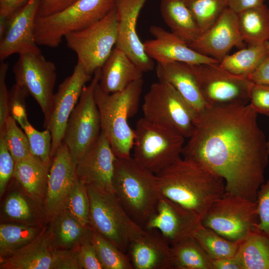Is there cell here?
Segmentation results:
<instances>
[{
  "instance_id": "8",
  "label": "cell",
  "mask_w": 269,
  "mask_h": 269,
  "mask_svg": "<svg viewBox=\"0 0 269 269\" xmlns=\"http://www.w3.org/2000/svg\"><path fill=\"white\" fill-rule=\"evenodd\" d=\"M256 201L225 192L209 207L201 224L224 238L238 243L259 229Z\"/></svg>"
},
{
  "instance_id": "30",
  "label": "cell",
  "mask_w": 269,
  "mask_h": 269,
  "mask_svg": "<svg viewBox=\"0 0 269 269\" xmlns=\"http://www.w3.org/2000/svg\"><path fill=\"white\" fill-rule=\"evenodd\" d=\"M247 46L228 55L220 65L230 73L248 78L269 54V41Z\"/></svg>"
},
{
  "instance_id": "31",
  "label": "cell",
  "mask_w": 269,
  "mask_h": 269,
  "mask_svg": "<svg viewBox=\"0 0 269 269\" xmlns=\"http://www.w3.org/2000/svg\"><path fill=\"white\" fill-rule=\"evenodd\" d=\"M242 39L247 44L269 41V9L265 4L237 13Z\"/></svg>"
},
{
  "instance_id": "13",
  "label": "cell",
  "mask_w": 269,
  "mask_h": 269,
  "mask_svg": "<svg viewBox=\"0 0 269 269\" xmlns=\"http://www.w3.org/2000/svg\"><path fill=\"white\" fill-rule=\"evenodd\" d=\"M1 269H80L75 251L55 245L50 230L12 256L0 259Z\"/></svg>"
},
{
  "instance_id": "50",
  "label": "cell",
  "mask_w": 269,
  "mask_h": 269,
  "mask_svg": "<svg viewBox=\"0 0 269 269\" xmlns=\"http://www.w3.org/2000/svg\"><path fill=\"white\" fill-rule=\"evenodd\" d=\"M266 0H228V7L237 13L264 4Z\"/></svg>"
},
{
  "instance_id": "11",
  "label": "cell",
  "mask_w": 269,
  "mask_h": 269,
  "mask_svg": "<svg viewBox=\"0 0 269 269\" xmlns=\"http://www.w3.org/2000/svg\"><path fill=\"white\" fill-rule=\"evenodd\" d=\"M143 118L159 125L173 128L189 138L194 129L197 115L169 84L153 83L144 96Z\"/></svg>"
},
{
  "instance_id": "33",
  "label": "cell",
  "mask_w": 269,
  "mask_h": 269,
  "mask_svg": "<svg viewBox=\"0 0 269 269\" xmlns=\"http://www.w3.org/2000/svg\"><path fill=\"white\" fill-rule=\"evenodd\" d=\"M41 232L38 227L25 224H0V259L12 256L31 243Z\"/></svg>"
},
{
  "instance_id": "27",
  "label": "cell",
  "mask_w": 269,
  "mask_h": 269,
  "mask_svg": "<svg viewBox=\"0 0 269 269\" xmlns=\"http://www.w3.org/2000/svg\"><path fill=\"white\" fill-rule=\"evenodd\" d=\"M49 230L54 243L59 249H71L91 240L90 225H83L66 209L53 218Z\"/></svg>"
},
{
  "instance_id": "40",
  "label": "cell",
  "mask_w": 269,
  "mask_h": 269,
  "mask_svg": "<svg viewBox=\"0 0 269 269\" xmlns=\"http://www.w3.org/2000/svg\"><path fill=\"white\" fill-rule=\"evenodd\" d=\"M3 210L9 218L21 222L29 221L33 215L32 208L28 201L18 192H13L8 195Z\"/></svg>"
},
{
  "instance_id": "23",
  "label": "cell",
  "mask_w": 269,
  "mask_h": 269,
  "mask_svg": "<svg viewBox=\"0 0 269 269\" xmlns=\"http://www.w3.org/2000/svg\"><path fill=\"white\" fill-rule=\"evenodd\" d=\"M127 253L133 269H172L171 245L157 230H144L131 242Z\"/></svg>"
},
{
  "instance_id": "53",
  "label": "cell",
  "mask_w": 269,
  "mask_h": 269,
  "mask_svg": "<svg viewBox=\"0 0 269 269\" xmlns=\"http://www.w3.org/2000/svg\"><path fill=\"white\" fill-rule=\"evenodd\" d=\"M267 146H268V149L269 152V140L267 141Z\"/></svg>"
},
{
  "instance_id": "51",
  "label": "cell",
  "mask_w": 269,
  "mask_h": 269,
  "mask_svg": "<svg viewBox=\"0 0 269 269\" xmlns=\"http://www.w3.org/2000/svg\"><path fill=\"white\" fill-rule=\"evenodd\" d=\"M212 264L213 269H242L235 256L229 258L212 259Z\"/></svg>"
},
{
  "instance_id": "39",
  "label": "cell",
  "mask_w": 269,
  "mask_h": 269,
  "mask_svg": "<svg viewBox=\"0 0 269 269\" xmlns=\"http://www.w3.org/2000/svg\"><path fill=\"white\" fill-rule=\"evenodd\" d=\"M66 209L83 225H90V202L86 185L78 178L68 196Z\"/></svg>"
},
{
  "instance_id": "44",
  "label": "cell",
  "mask_w": 269,
  "mask_h": 269,
  "mask_svg": "<svg viewBox=\"0 0 269 269\" xmlns=\"http://www.w3.org/2000/svg\"><path fill=\"white\" fill-rule=\"evenodd\" d=\"M249 102L258 114L269 116V85L252 82L249 92Z\"/></svg>"
},
{
  "instance_id": "24",
  "label": "cell",
  "mask_w": 269,
  "mask_h": 269,
  "mask_svg": "<svg viewBox=\"0 0 269 269\" xmlns=\"http://www.w3.org/2000/svg\"><path fill=\"white\" fill-rule=\"evenodd\" d=\"M155 70L158 81L171 85L191 106L197 117L209 107L202 96L192 65L181 62L157 63Z\"/></svg>"
},
{
  "instance_id": "52",
  "label": "cell",
  "mask_w": 269,
  "mask_h": 269,
  "mask_svg": "<svg viewBox=\"0 0 269 269\" xmlns=\"http://www.w3.org/2000/svg\"><path fill=\"white\" fill-rule=\"evenodd\" d=\"M9 19L0 16V39L3 36L8 26Z\"/></svg>"
},
{
  "instance_id": "12",
  "label": "cell",
  "mask_w": 269,
  "mask_h": 269,
  "mask_svg": "<svg viewBox=\"0 0 269 269\" xmlns=\"http://www.w3.org/2000/svg\"><path fill=\"white\" fill-rule=\"evenodd\" d=\"M192 65L208 107L248 104L252 83L248 79L230 73L219 64Z\"/></svg>"
},
{
  "instance_id": "37",
  "label": "cell",
  "mask_w": 269,
  "mask_h": 269,
  "mask_svg": "<svg viewBox=\"0 0 269 269\" xmlns=\"http://www.w3.org/2000/svg\"><path fill=\"white\" fill-rule=\"evenodd\" d=\"M16 121L9 116L4 128L0 131L4 133L8 149L15 162L32 156L27 136L18 127Z\"/></svg>"
},
{
  "instance_id": "41",
  "label": "cell",
  "mask_w": 269,
  "mask_h": 269,
  "mask_svg": "<svg viewBox=\"0 0 269 269\" xmlns=\"http://www.w3.org/2000/svg\"><path fill=\"white\" fill-rule=\"evenodd\" d=\"M29 95L23 87L15 83L8 93V108L11 116L21 126L27 120L25 101Z\"/></svg>"
},
{
  "instance_id": "46",
  "label": "cell",
  "mask_w": 269,
  "mask_h": 269,
  "mask_svg": "<svg viewBox=\"0 0 269 269\" xmlns=\"http://www.w3.org/2000/svg\"><path fill=\"white\" fill-rule=\"evenodd\" d=\"M8 65L1 61L0 64V131L4 126L9 116L8 108V93L6 84V77Z\"/></svg>"
},
{
  "instance_id": "48",
  "label": "cell",
  "mask_w": 269,
  "mask_h": 269,
  "mask_svg": "<svg viewBox=\"0 0 269 269\" xmlns=\"http://www.w3.org/2000/svg\"><path fill=\"white\" fill-rule=\"evenodd\" d=\"M31 0H0V16L10 19Z\"/></svg>"
},
{
  "instance_id": "45",
  "label": "cell",
  "mask_w": 269,
  "mask_h": 269,
  "mask_svg": "<svg viewBox=\"0 0 269 269\" xmlns=\"http://www.w3.org/2000/svg\"><path fill=\"white\" fill-rule=\"evenodd\" d=\"M256 201L260 221L259 229L269 236V177L260 186Z\"/></svg>"
},
{
  "instance_id": "47",
  "label": "cell",
  "mask_w": 269,
  "mask_h": 269,
  "mask_svg": "<svg viewBox=\"0 0 269 269\" xmlns=\"http://www.w3.org/2000/svg\"><path fill=\"white\" fill-rule=\"evenodd\" d=\"M77 0H40L37 16L54 14L66 8Z\"/></svg>"
},
{
  "instance_id": "3",
  "label": "cell",
  "mask_w": 269,
  "mask_h": 269,
  "mask_svg": "<svg viewBox=\"0 0 269 269\" xmlns=\"http://www.w3.org/2000/svg\"><path fill=\"white\" fill-rule=\"evenodd\" d=\"M114 193L131 218L143 229L156 211L162 195L156 175L131 156L117 157L113 178Z\"/></svg>"
},
{
  "instance_id": "4",
  "label": "cell",
  "mask_w": 269,
  "mask_h": 269,
  "mask_svg": "<svg viewBox=\"0 0 269 269\" xmlns=\"http://www.w3.org/2000/svg\"><path fill=\"white\" fill-rule=\"evenodd\" d=\"M143 85V79L131 84L124 90L108 94L99 86L95 90V98L98 108L104 133L117 157L131 156L134 131L128 119L135 115L138 109Z\"/></svg>"
},
{
  "instance_id": "18",
  "label": "cell",
  "mask_w": 269,
  "mask_h": 269,
  "mask_svg": "<svg viewBox=\"0 0 269 269\" xmlns=\"http://www.w3.org/2000/svg\"><path fill=\"white\" fill-rule=\"evenodd\" d=\"M188 46L219 63L229 54L233 47L245 48L246 43L239 31L237 13L227 8L210 29Z\"/></svg>"
},
{
  "instance_id": "26",
  "label": "cell",
  "mask_w": 269,
  "mask_h": 269,
  "mask_svg": "<svg viewBox=\"0 0 269 269\" xmlns=\"http://www.w3.org/2000/svg\"><path fill=\"white\" fill-rule=\"evenodd\" d=\"M160 11L171 32L188 45L202 34L184 0H161Z\"/></svg>"
},
{
  "instance_id": "5",
  "label": "cell",
  "mask_w": 269,
  "mask_h": 269,
  "mask_svg": "<svg viewBox=\"0 0 269 269\" xmlns=\"http://www.w3.org/2000/svg\"><path fill=\"white\" fill-rule=\"evenodd\" d=\"M116 0H77L64 9L36 16L34 36L38 45L58 47L68 34L99 20L116 6Z\"/></svg>"
},
{
  "instance_id": "10",
  "label": "cell",
  "mask_w": 269,
  "mask_h": 269,
  "mask_svg": "<svg viewBox=\"0 0 269 269\" xmlns=\"http://www.w3.org/2000/svg\"><path fill=\"white\" fill-rule=\"evenodd\" d=\"M94 75L90 84L83 88L69 118L63 140L76 164L95 143L101 132L100 115L95 98L101 68Z\"/></svg>"
},
{
  "instance_id": "49",
  "label": "cell",
  "mask_w": 269,
  "mask_h": 269,
  "mask_svg": "<svg viewBox=\"0 0 269 269\" xmlns=\"http://www.w3.org/2000/svg\"><path fill=\"white\" fill-rule=\"evenodd\" d=\"M248 79L254 83L269 85V54Z\"/></svg>"
},
{
  "instance_id": "38",
  "label": "cell",
  "mask_w": 269,
  "mask_h": 269,
  "mask_svg": "<svg viewBox=\"0 0 269 269\" xmlns=\"http://www.w3.org/2000/svg\"><path fill=\"white\" fill-rule=\"evenodd\" d=\"M20 127L27 136L32 155L50 166L52 159V135L50 131L46 129L43 131L36 130L28 120Z\"/></svg>"
},
{
  "instance_id": "17",
  "label": "cell",
  "mask_w": 269,
  "mask_h": 269,
  "mask_svg": "<svg viewBox=\"0 0 269 269\" xmlns=\"http://www.w3.org/2000/svg\"><path fill=\"white\" fill-rule=\"evenodd\" d=\"M52 159L46 182L45 206L47 215L53 218L66 209L68 196L78 178L76 164L64 142Z\"/></svg>"
},
{
  "instance_id": "1",
  "label": "cell",
  "mask_w": 269,
  "mask_h": 269,
  "mask_svg": "<svg viewBox=\"0 0 269 269\" xmlns=\"http://www.w3.org/2000/svg\"><path fill=\"white\" fill-rule=\"evenodd\" d=\"M249 104L209 107L196 118L183 158L221 177L225 192L256 201L269 152Z\"/></svg>"
},
{
  "instance_id": "15",
  "label": "cell",
  "mask_w": 269,
  "mask_h": 269,
  "mask_svg": "<svg viewBox=\"0 0 269 269\" xmlns=\"http://www.w3.org/2000/svg\"><path fill=\"white\" fill-rule=\"evenodd\" d=\"M15 83L24 87L36 100L44 117L49 110L56 79L55 64L41 51L19 55L13 67Z\"/></svg>"
},
{
  "instance_id": "29",
  "label": "cell",
  "mask_w": 269,
  "mask_h": 269,
  "mask_svg": "<svg viewBox=\"0 0 269 269\" xmlns=\"http://www.w3.org/2000/svg\"><path fill=\"white\" fill-rule=\"evenodd\" d=\"M235 256L242 269H269V236L260 229L250 233Z\"/></svg>"
},
{
  "instance_id": "14",
  "label": "cell",
  "mask_w": 269,
  "mask_h": 269,
  "mask_svg": "<svg viewBox=\"0 0 269 269\" xmlns=\"http://www.w3.org/2000/svg\"><path fill=\"white\" fill-rule=\"evenodd\" d=\"M92 76L77 62L71 75L64 79L54 93L44 122V128L52 135V158L63 142L69 118Z\"/></svg>"
},
{
  "instance_id": "2",
  "label": "cell",
  "mask_w": 269,
  "mask_h": 269,
  "mask_svg": "<svg viewBox=\"0 0 269 269\" xmlns=\"http://www.w3.org/2000/svg\"><path fill=\"white\" fill-rule=\"evenodd\" d=\"M161 195L200 219L225 192L224 179L203 165L180 158L156 174Z\"/></svg>"
},
{
  "instance_id": "34",
  "label": "cell",
  "mask_w": 269,
  "mask_h": 269,
  "mask_svg": "<svg viewBox=\"0 0 269 269\" xmlns=\"http://www.w3.org/2000/svg\"><path fill=\"white\" fill-rule=\"evenodd\" d=\"M193 236L212 260L234 257L238 249L239 243L229 240L202 224Z\"/></svg>"
},
{
  "instance_id": "6",
  "label": "cell",
  "mask_w": 269,
  "mask_h": 269,
  "mask_svg": "<svg viewBox=\"0 0 269 269\" xmlns=\"http://www.w3.org/2000/svg\"><path fill=\"white\" fill-rule=\"evenodd\" d=\"M134 131L133 157L151 172L156 174L181 158L185 137L177 130L143 117Z\"/></svg>"
},
{
  "instance_id": "35",
  "label": "cell",
  "mask_w": 269,
  "mask_h": 269,
  "mask_svg": "<svg viewBox=\"0 0 269 269\" xmlns=\"http://www.w3.org/2000/svg\"><path fill=\"white\" fill-rule=\"evenodd\" d=\"M91 241L104 269H133L126 253L92 228Z\"/></svg>"
},
{
  "instance_id": "32",
  "label": "cell",
  "mask_w": 269,
  "mask_h": 269,
  "mask_svg": "<svg viewBox=\"0 0 269 269\" xmlns=\"http://www.w3.org/2000/svg\"><path fill=\"white\" fill-rule=\"evenodd\" d=\"M171 266L174 269H213L212 259L193 237L171 245Z\"/></svg>"
},
{
  "instance_id": "36",
  "label": "cell",
  "mask_w": 269,
  "mask_h": 269,
  "mask_svg": "<svg viewBox=\"0 0 269 269\" xmlns=\"http://www.w3.org/2000/svg\"><path fill=\"white\" fill-rule=\"evenodd\" d=\"M202 34L210 29L228 8V0H184Z\"/></svg>"
},
{
  "instance_id": "22",
  "label": "cell",
  "mask_w": 269,
  "mask_h": 269,
  "mask_svg": "<svg viewBox=\"0 0 269 269\" xmlns=\"http://www.w3.org/2000/svg\"><path fill=\"white\" fill-rule=\"evenodd\" d=\"M149 31L154 38L143 42L144 50L147 55L158 64L173 62L190 65L219 64L215 59L195 51L172 32L160 26L152 25Z\"/></svg>"
},
{
  "instance_id": "9",
  "label": "cell",
  "mask_w": 269,
  "mask_h": 269,
  "mask_svg": "<svg viewBox=\"0 0 269 269\" xmlns=\"http://www.w3.org/2000/svg\"><path fill=\"white\" fill-rule=\"evenodd\" d=\"M67 46L77 56V62L92 75L102 68L117 39V12L116 6L99 20L64 37Z\"/></svg>"
},
{
  "instance_id": "42",
  "label": "cell",
  "mask_w": 269,
  "mask_h": 269,
  "mask_svg": "<svg viewBox=\"0 0 269 269\" xmlns=\"http://www.w3.org/2000/svg\"><path fill=\"white\" fill-rule=\"evenodd\" d=\"M15 162L9 152L3 132H0V195L1 196L12 176Z\"/></svg>"
},
{
  "instance_id": "28",
  "label": "cell",
  "mask_w": 269,
  "mask_h": 269,
  "mask_svg": "<svg viewBox=\"0 0 269 269\" xmlns=\"http://www.w3.org/2000/svg\"><path fill=\"white\" fill-rule=\"evenodd\" d=\"M49 166L32 156L15 162L13 177L27 194L33 199L40 201Z\"/></svg>"
},
{
  "instance_id": "25",
  "label": "cell",
  "mask_w": 269,
  "mask_h": 269,
  "mask_svg": "<svg viewBox=\"0 0 269 269\" xmlns=\"http://www.w3.org/2000/svg\"><path fill=\"white\" fill-rule=\"evenodd\" d=\"M143 73L123 50L115 46L101 68L99 86L106 93L120 92L142 79Z\"/></svg>"
},
{
  "instance_id": "16",
  "label": "cell",
  "mask_w": 269,
  "mask_h": 269,
  "mask_svg": "<svg viewBox=\"0 0 269 269\" xmlns=\"http://www.w3.org/2000/svg\"><path fill=\"white\" fill-rule=\"evenodd\" d=\"M147 0H116L117 47L123 50L144 73L154 68L153 60L146 53L136 32L139 13Z\"/></svg>"
},
{
  "instance_id": "43",
  "label": "cell",
  "mask_w": 269,
  "mask_h": 269,
  "mask_svg": "<svg viewBox=\"0 0 269 269\" xmlns=\"http://www.w3.org/2000/svg\"><path fill=\"white\" fill-rule=\"evenodd\" d=\"M75 252L80 269H104L91 240L78 246Z\"/></svg>"
},
{
  "instance_id": "7",
  "label": "cell",
  "mask_w": 269,
  "mask_h": 269,
  "mask_svg": "<svg viewBox=\"0 0 269 269\" xmlns=\"http://www.w3.org/2000/svg\"><path fill=\"white\" fill-rule=\"evenodd\" d=\"M91 228L127 253L131 242L144 232L124 209L115 193L86 185Z\"/></svg>"
},
{
  "instance_id": "21",
  "label": "cell",
  "mask_w": 269,
  "mask_h": 269,
  "mask_svg": "<svg viewBox=\"0 0 269 269\" xmlns=\"http://www.w3.org/2000/svg\"><path fill=\"white\" fill-rule=\"evenodd\" d=\"M40 0H31L10 19L0 39V60L12 54L40 51L34 36V24Z\"/></svg>"
},
{
  "instance_id": "20",
  "label": "cell",
  "mask_w": 269,
  "mask_h": 269,
  "mask_svg": "<svg viewBox=\"0 0 269 269\" xmlns=\"http://www.w3.org/2000/svg\"><path fill=\"white\" fill-rule=\"evenodd\" d=\"M201 225V219L195 214L162 195L156 213L144 230H157L171 245L192 236Z\"/></svg>"
},
{
  "instance_id": "19",
  "label": "cell",
  "mask_w": 269,
  "mask_h": 269,
  "mask_svg": "<svg viewBox=\"0 0 269 269\" xmlns=\"http://www.w3.org/2000/svg\"><path fill=\"white\" fill-rule=\"evenodd\" d=\"M116 158L109 140L101 131L95 143L76 164L78 179L86 185L114 192Z\"/></svg>"
}]
</instances>
